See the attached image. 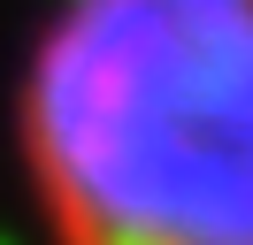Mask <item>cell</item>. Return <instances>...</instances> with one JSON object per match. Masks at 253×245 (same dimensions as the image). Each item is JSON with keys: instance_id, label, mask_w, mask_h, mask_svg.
I'll return each mask as SVG.
<instances>
[{"instance_id": "6da1fadb", "label": "cell", "mask_w": 253, "mask_h": 245, "mask_svg": "<svg viewBox=\"0 0 253 245\" xmlns=\"http://www.w3.org/2000/svg\"><path fill=\"white\" fill-rule=\"evenodd\" d=\"M8 161L39 245H253V0H46Z\"/></svg>"}]
</instances>
